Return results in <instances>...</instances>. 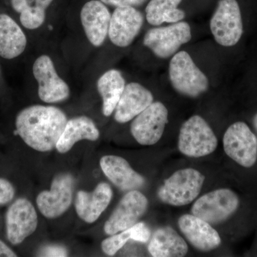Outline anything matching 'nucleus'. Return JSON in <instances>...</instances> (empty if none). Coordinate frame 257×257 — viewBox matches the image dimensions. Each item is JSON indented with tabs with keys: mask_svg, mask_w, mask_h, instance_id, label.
Listing matches in <instances>:
<instances>
[{
	"mask_svg": "<svg viewBox=\"0 0 257 257\" xmlns=\"http://www.w3.org/2000/svg\"><path fill=\"white\" fill-rule=\"evenodd\" d=\"M67 121L64 111L56 106L33 105L19 113L15 125L27 145L45 152L56 147Z\"/></svg>",
	"mask_w": 257,
	"mask_h": 257,
	"instance_id": "nucleus-1",
	"label": "nucleus"
},
{
	"mask_svg": "<svg viewBox=\"0 0 257 257\" xmlns=\"http://www.w3.org/2000/svg\"><path fill=\"white\" fill-rule=\"evenodd\" d=\"M169 77L174 89L189 97H198L209 89L207 76L186 51H180L172 56L169 66Z\"/></svg>",
	"mask_w": 257,
	"mask_h": 257,
	"instance_id": "nucleus-2",
	"label": "nucleus"
},
{
	"mask_svg": "<svg viewBox=\"0 0 257 257\" xmlns=\"http://www.w3.org/2000/svg\"><path fill=\"white\" fill-rule=\"evenodd\" d=\"M204 181L205 176L195 169H182L165 179L157 195L166 204L175 207L187 205L200 194Z\"/></svg>",
	"mask_w": 257,
	"mask_h": 257,
	"instance_id": "nucleus-3",
	"label": "nucleus"
},
{
	"mask_svg": "<svg viewBox=\"0 0 257 257\" xmlns=\"http://www.w3.org/2000/svg\"><path fill=\"white\" fill-rule=\"evenodd\" d=\"M217 146L215 134L202 116L194 115L181 126L178 148L185 156L192 158L207 156L215 151Z\"/></svg>",
	"mask_w": 257,
	"mask_h": 257,
	"instance_id": "nucleus-4",
	"label": "nucleus"
},
{
	"mask_svg": "<svg viewBox=\"0 0 257 257\" xmlns=\"http://www.w3.org/2000/svg\"><path fill=\"white\" fill-rule=\"evenodd\" d=\"M210 30L216 43L232 47L243 35L241 10L236 0H219L210 20Z\"/></svg>",
	"mask_w": 257,
	"mask_h": 257,
	"instance_id": "nucleus-5",
	"label": "nucleus"
},
{
	"mask_svg": "<svg viewBox=\"0 0 257 257\" xmlns=\"http://www.w3.org/2000/svg\"><path fill=\"white\" fill-rule=\"evenodd\" d=\"M239 206L237 194L231 189L222 188L199 197L193 204L191 212L211 225L217 224L229 219Z\"/></svg>",
	"mask_w": 257,
	"mask_h": 257,
	"instance_id": "nucleus-6",
	"label": "nucleus"
},
{
	"mask_svg": "<svg viewBox=\"0 0 257 257\" xmlns=\"http://www.w3.org/2000/svg\"><path fill=\"white\" fill-rule=\"evenodd\" d=\"M191 39L190 25L187 22L181 21L168 26L150 29L145 34L143 43L158 58L168 59Z\"/></svg>",
	"mask_w": 257,
	"mask_h": 257,
	"instance_id": "nucleus-7",
	"label": "nucleus"
},
{
	"mask_svg": "<svg viewBox=\"0 0 257 257\" xmlns=\"http://www.w3.org/2000/svg\"><path fill=\"white\" fill-rule=\"evenodd\" d=\"M223 147L226 155L241 167L251 168L256 164L257 138L243 121H236L227 128Z\"/></svg>",
	"mask_w": 257,
	"mask_h": 257,
	"instance_id": "nucleus-8",
	"label": "nucleus"
},
{
	"mask_svg": "<svg viewBox=\"0 0 257 257\" xmlns=\"http://www.w3.org/2000/svg\"><path fill=\"white\" fill-rule=\"evenodd\" d=\"M169 111L161 101L152 102L134 119L132 135L140 145L151 146L158 143L168 123Z\"/></svg>",
	"mask_w": 257,
	"mask_h": 257,
	"instance_id": "nucleus-9",
	"label": "nucleus"
},
{
	"mask_svg": "<svg viewBox=\"0 0 257 257\" xmlns=\"http://www.w3.org/2000/svg\"><path fill=\"white\" fill-rule=\"evenodd\" d=\"M74 179L69 173L56 175L50 190L42 191L37 197V205L42 215L55 219L68 210L73 199Z\"/></svg>",
	"mask_w": 257,
	"mask_h": 257,
	"instance_id": "nucleus-10",
	"label": "nucleus"
},
{
	"mask_svg": "<svg viewBox=\"0 0 257 257\" xmlns=\"http://www.w3.org/2000/svg\"><path fill=\"white\" fill-rule=\"evenodd\" d=\"M32 72L38 83V95L42 101L56 103L68 99L70 94L69 85L60 78L49 56L39 57L33 64Z\"/></svg>",
	"mask_w": 257,
	"mask_h": 257,
	"instance_id": "nucleus-11",
	"label": "nucleus"
},
{
	"mask_svg": "<svg viewBox=\"0 0 257 257\" xmlns=\"http://www.w3.org/2000/svg\"><path fill=\"white\" fill-rule=\"evenodd\" d=\"M148 205V199L137 189L126 193L104 224L106 234L111 236L136 224Z\"/></svg>",
	"mask_w": 257,
	"mask_h": 257,
	"instance_id": "nucleus-12",
	"label": "nucleus"
},
{
	"mask_svg": "<svg viewBox=\"0 0 257 257\" xmlns=\"http://www.w3.org/2000/svg\"><path fill=\"white\" fill-rule=\"evenodd\" d=\"M38 225V216L31 202L25 198L15 201L6 215L8 239L13 244H19L33 234Z\"/></svg>",
	"mask_w": 257,
	"mask_h": 257,
	"instance_id": "nucleus-13",
	"label": "nucleus"
},
{
	"mask_svg": "<svg viewBox=\"0 0 257 257\" xmlns=\"http://www.w3.org/2000/svg\"><path fill=\"white\" fill-rule=\"evenodd\" d=\"M143 15L134 7L116 8L109 23V40L115 46H130L139 35L144 25Z\"/></svg>",
	"mask_w": 257,
	"mask_h": 257,
	"instance_id": "nucleus-14",
	"label": "nucleus"
},
{
	"mask_svg": "<svg viewBox=\"0 0 257 257\" xmlns=\"http://www.w3.org/2000/svg\"><path fill=\"white\" fill-rule=\"evenodd\" d=\"M111 15L107 7L100 0H91L83 6L80 13L84 33L94 47H100L109 32Z\"/></svg>",
	"mask_w": 257,
	"mask_h": 257,
	"instance_id": "nucleus-15",
	"label": "nucleus"
},
{
	"mask_svg": "<svg viewBox=\"0 0 257 257\" xmlns=\"http://www.w3.org/2000/svg\"><path fill=\"white\" fill-rule=\"evenodd\" d=\"M179 229L194 248L210 251L220 246L219 233L211 224L193 214H184L178 220Z\"/></svg>",
	"mask_w": 257,
	"mask_h": 257,
	"instance_id": "nucleus-16",
	"label": "nucleus"
},
{
	"mask_svg": "<svg viewBox=\"0 0 257 257\" xmlns=\"http://www.w3.org/2000/svg\"><path fill=\"white\" fill-rule=\"evenodd\" d=\"M154 101L152 93L138 82L126 84L115 108L114 119L124 124L135 119Z\"/></svg>",
	"mask_w": 257,
	"mask_h": 257,
	"instance_id": "nucleus-17",
	"label": "nucleus"
},
{
	"mask_svg": "<svg viewBox=\"0 0 257 257\" xmlns=\"http://www.w3.org/2000/svg\"><path fill=\"white\" fill-rule=\"evenodd\" d=\"M112 196V189L105 182L98 184L91 192L79 191L75 199L77 215L89 224L94 222L109 206Z\"/></svg>",
	"mask_w": 257,
	"mask_h": 257,
	"instance_id": "nucleus-18",
	"label": "nucleus"
},
{
	"mask_svg": "<svg viewBox=\"0 0 257 257\" xmlns=\"http://www.w3.org/2000/svg\"><path fill=\"white\" fill-rule=\"evenodd\" d=\"M99 164L106 177L121 190H135L145 184L143 176L134 170L127 161L121 157L106 155L101 157Z\"/></svg>",
	"mask_w": 257,
	"mask_h": 257,
	"instance_id": "nucleus-19",
	"label": "nucleus"
},
{
	"mask_svg": "<svg viewBox=\"0 0 257 257\" xmlns=\"http://www.w3.org/2000/svg\"><path fill=\"white\" fill-rule=\"evenodd\" d=\"M188 249L185 240L170 226L157 229L148 246L149 252L155 257H182Z\"/></svg>",
	"mask_w": 257,
	"mask_h": 257,
	"instance_id": "nucleus-20",
	"label": "nucleus"
},
{
	"mask_svg": "<svg viewBox=\"0 0 257 257\" xmlns=\"http://www.w3.org/2000/svg\"><path fill=\"white\" fill-rule=\"evenodd\" d=\"M99 138V130L92 119L86 116H77L67 121L56 148L60 153H67L81 140L96 141Z\"/></svg>",
	"mask_w": 257,
	"mask_h": 257,
	"instance_id": "nucleus-21",
	"label": "nucleus"
},
{
	"mask_svg": "<svg viewBox=\"0 0 257 257\" xmlns=\"http://www.w3.org/2000/svg\"><path fill=\"white\" fill-rule=\"evenodd\" d=\"M27 37L9 15L0 14V57L13 60L21 55L27 47Z\"/></svg>",
	"mask_w": 257,
	"mask_h": 257,
	"instance_id": "nucleus-22",
	"label": "nucleus"
},
{
	"mask_svg": "<svg viewBox=\"0 0 257 257\" xmlns=\"http://www.w3.org/2000/svg\"><path fill=\"white\" fill-rule=\"evenodd\" d=\"M96 85L102 99L103 114L111 116L124 92L126 86L124 77L117 69H110L99 77Z\"/></svg>",
	"mask_w": 257,
	"mask_h": 257,
	"instance_id": "nucleus-23",
	"label": "nucleus"
},
{
	"mask_svg": "<svg viewBox=\"0 0 257 257\" xmlns=\"http://www.w3.org/2000/svg\"><path fill=\"white\" fill-rule=\"evenodd\" d=\"M53 0H11L12 7L20 14V23L28 30L40 28L46 19L47 8Z\"/></svg>",
	"mask_w": 257,
	"mask_h": 257,
	"instance_id": "nucleus-24",
	"label": "nucleus"
},
{
	"mask_svg": "<svg viewBox=\"0 0 257 257\" xmlns=\"http://www.w3.org/2000/svg\"><path fill=\"white\" fill-rule=\"evenodd\" d=\"M151 231L145 223L138 222L132 227L111 235L101 242V249L106 254L114 256L124 246L128 240L133 239L141 243L148 242L151 238Z\"/></svg>",
	"mask_w": 257,
	"mask_h": 257,
	"instance_id": "nucleus-25",
	"label": "nucleus"
},
{
	"mask_svg": "<svg viewBox=\"0 0 257 257\" xmlns=\"http://www.w3.org/2000/svg\"><path fill=\"white\" fill-rule=\"evenodd\" d=\"M182 0H150L147 5V21L153 26H160L164 23V15L170 10L178 8Z\"/></svg>",
	"mask_w": 257,
	"mask_h": 257,
	"instance_id": "nucleus-26",
	"label": "nucleus"
},
{
	"mask_svg": "<svg viewBox=\"0 0 257 257\" xmlns=\"http://www.w3.org/2000/svg\"><path fill=\"white\" fill-rule=\"evenodd\" d=\"M15 191L13 184L7 179L0 178V204H8L13 200Z\"/></svg>",
	"mask_w": 257,
	"mask_h": 257,
	"instance_id": "nucleus-27",
	"label": "nucleus"
},
{
	"mask_svg": "<svg viewBox=\"0 0 257 257\" xmlns=\"http://www.w3.org/2000/svg\"><path fill=\"white\" fill-rule=\"evenodd\" d=\"M67 250L59 245H49L42 248L40 252V256H67Z\"/></svg>",
	"mask_w": 257,
	"mask_h": 257,
	"instance_id": "nucleus-28",
	"label": "nucleus"
},
{
	"mask_svg": "<svg viewBox=\"0 0 257 257\" xmlns=\"http://www.w3.org/2000/svg\"><path fill=\"white\" fill-rule=\"evenodd\" d=\"M104 4L109 6L119 7H139L145 4L147 0H100Z\"/></svg>",
	"mask_w": 257,
	"mask_h": 257,
	"instance_id": "nucleus-29",
	"label": "nucleus"
},
{
	"mask_svg": "<svg viewBox=\"0 0 257 257\" xmlns=\"http://www.w3.org/2000/svg\"><path fill=\"white\" fill-rule=\"evenodd\" d=\"M185 18V13L183 10L178 8L170 10L168 13L164 15V23H177L183 20Z\"/></svg>",
	"mask_w": 257,
	"mask_h": 257,
	"instance_id": "nucleus-30",
	"label": "nucleus"
},
{
	"mask_svg": "<svg viewBox=\"0 0 257 257\" xmlns=\"http://www.w3.org/2000/svg\"><path fill=\"white\" fill-rule=\"evenodd\" d=\"M0 256L15 257L17 256V254L9 246H7L0 240Z\"/></svg>",
	"mask_w": 257,
	"mask_h": 257,
	"instance_id": "nucleus-31",
	"label": "nucleus"
},
{
	"mask_svg": "<svg viewBox=\"0 0 257 257\" xmlns=\"http://www.w3.org/2000/svg\"><path fill=\"white\" fill-rule=\"evenodd\" d=\"M253 126H254L255 130H256L257 132V113L254 115V116H253Z\"/></svg>",
	"mask_w": 257,
	"mask_h": 257,
	"instance_id": "nucleus-32",
	"label": "nucleus"
}]
</instances>
